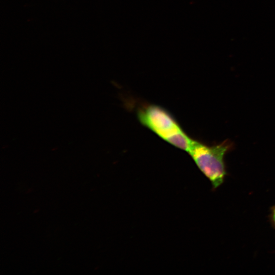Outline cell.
Returning <instances> with one entry per match:
<instances>
[{
    "mask_svg": "<svg viewBox=\"0 0 275 275\" xmlns=\"http://www.w3.org/2000/svg\"><path fill=\"white\" fill-rule=\"evenodd\" d=\"M137 116L142 125L162 139L188 151L193 139L167 110L157 105L149 104L140 108Z\"/></svg>",
    "mask_w": 275,
    "mask_h": 275,
    "instance_id": "1",
    "label": "cell"
},
{
    "mask_svg": "<svg viewBox=\"0 0 275 275\" xmlns=\"http://www.w3.org/2000/svg\"><path fill=\"white\" fill-rule=\"evenodd\" d=\"M231 148V144L228 141L209 146L193 139L187 151L214 188L223 182L226 175L224 157Z\"/></svg>",
    "mask_w": 275,
    "mask_h": 275,
    "instance_id": "2",
    "label": "cell"
},
{
    "mask_svg": "<svg viewBox=\"0 0 275 275\" xmlns=\"http://www.w3.org/2000/svg\"><path fill=\"white\" fill-rule=\"evenodd\" d=\"M272 218H273V221L275 224V208L273 209V212H272Z\"/></svg>",
    "mask_w": 275,
    "mask_h": 275,
    "instance_id": "3",
    "label": "cell"
}]
</instances>
